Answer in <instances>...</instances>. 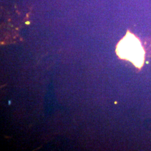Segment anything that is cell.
<instances>
[{
  "mask_svg": "<svg viewBox=\"0 0 151 151\" xmlns=\"http://www.w3.org/2000/svg\"><path fill=\"white\" fill-rule=\"evenodd\" d=\"M116 51L121 58L129 60L137 67L142 65L145 54L143 49L139 40L129 32L120 41Z\"/></svg>",
  "mask_w": 151,
  "mask_h": 151,
  "instance_id": "1",
  "label": "cell"
}]
</instances>
